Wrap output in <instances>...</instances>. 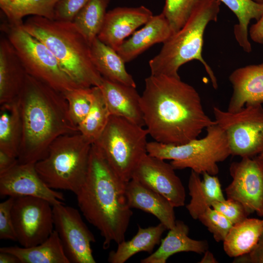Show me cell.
<instances>
[{
  "mask_svg": "<svg viewBox=\"0 0 263 263\" xmlns=\"http://www.w3.org/2000/svg\"><path fill=\"white\" fill-rule=\"evenodd\" d=\"M140 105L149 134L164 144L187 143L216 123L205 113L197 91L180 77L150 75Z\"/></svg>",
  "mask_w": 263,
  "mask_h": 263,
  "instance_id": "obj_1",
  "label": "cell"
},
{
  "mask_svg": "<svg viewBox=\"0 0 263 263\" xmlns=\"http://www.w3.org/2000/svg\"><path fill=\"white\" fill-rule=\"evenodd\" d=\"M126 183L93 143L86 177L75 195L81 212L103 238L105 249L113 242L125 240L133 213L127 201Z\"/></svg>",
  "mask_w": 263,
  "mask_h": 263,
  "instance_id": "obj_2",
  "label": "cell"
},
{
  "mask_svg": "<svg viewBox=\"0 0 263 263\" xmlns=\"http://www.w3.org/2000/svg\"><path fill=\"white\" fill-rule=\"evenodd\" d=\"M18 100L22 125L19 163H36L56 138L79 132L63 94L28 74Z\"/></svg>",
  "mask_w": 263,
  "mask_h": 263,
  "instance_id": "obj_3",
  "label": "cell"
},
{
  "mask_svg": "<svg viewBox=\"0 0 263 263\" xmlns=\"http://www.w3.org/2000/svg\"><path fill=\"white\" fill-rule=\"evenodd\" d=\"M21 26L48 47L62 70L79 87L101 85L103 77L93 62L91 45L72 21L33 16Z\"/></svg>",
  "mask_w": 263,
  "mask_h": 263,
  "instance_id": "obj_4",
  "label": "cell"
},
{
  "mask_svg": "<svg viewBox=\"0 0 263 263\" xmlns=\"http://www.w3.org/2000/svg\"><path fill=\"white\" fill-rule=\"evenodd\" d=\"M221 3L202 0L197 5L184 25L163 43L159 53L149 61L150 75L180 77L179 68L197 60L203 65L213 88H218L214 72L202 54L205 31L209 22L217 21Z\"/></svg>",
  "mask_w": 263,
  "mask_h": 263,
  "instance_id": "obj_5",
  "label": "cell"
},
{
  "mask_svg": "<svg viewBox=\"0 0 263 263\" xmlns=\"http://www.w3.org/2000/svg\"><path fill=\"white\" fill-rule=\"evenodd\" d=\"M92 145L79 132L60 136L35 163L37 171L51 188L75 194L86 177Z\"/></svg>",
  "mask_w": 263,
  "mask_h": 263,
  "instance_id": "obj_6",
  "label": "cell"
},
{
  "mask_svg": "<svg viewBox=\"0 0 263 263\" xmlns=\"http://www.w3.org/2000/svg\"><path fill=\"white\" fill-rule=\"evenodd\" d=\"M206 129L204 137L182 144L148 142L147 153L164 160H171L170 164L175 169L190 168L199 174L207 172L216 175L219 171L217 163L231 155V150L225 133L217 123Z\"/></svg>",
  "mask_w": 263,
  "mask_h": 263,
  "instance_id": "obj_7",
  "label": "cell"
},
{
  "mask_svg": "<svg viewBox=\"0 0 263 263\" xmlns=\"http://www.w3.org/2000/svg\"><path fill=\"white\" fill-rule=\"evenodd\" d=\"M148 134L147 129L143 127L111 115L105 129L94 143L114 172L127 183L132 179L139 161L147 153Z\"/></svg>",
  "mask_w": 263,
  "mask_h": 263,
  "instance_id": "obj_8",
  "label": "cell"
},
{
  "mask_svg": "<svg viewBox=\"0 0 263 263\" xmlns=\"http://www.w3.org/2000/svg\"><path fill=\"white\" fill-rule=\"evenodd\" d=\"M1 30L14 47L29 75L62 94L80 88L62 70L48 47L26 31L21 25L6 22L1 25Z\"/></svg>",
  "mask_w": 263,
  "mask_h": 263,
  "instance_id": "obj_9",
  "label": "cell"
},
{
  "mask_svg": "<svg viewBox=\"0 0 263 263\" xmlns=\"http://www.w3.org/2000/svg\"><path fill=\"white\" fill-rule=\"evenodd\" d=\"M215 121L225 133L231 155L242 158L263 154V107L244 106L234 112L213 108Z\"/></svg>",
  "mask_w": 263,
  "mask_h": 263,
  "instance_id": "obj_10",
  "label": "cell"
},
{
  "mask_svg": "<svg viewBox=\"0 0 263 263\" xmlns=\"http://www.w3.org/2000/svg\"><path fill=\"white\" fill-rule=\"evenodd\" d=\"M12 216L17 241L22 247L42 243L54 230L53 206L41 198L15 197Z\"/></svg>",
  "mask_w": 263,
  "mask_h": 263,
  "instance_id": "obj_11",
  "label": "cell"
},
{
  "mask_svg": "<svg viewBox=\"0 0 263 263\" xmlns=\"http://www.w3.org/2000/svg\"><path fill=\"white\" fill-rule=\"evenodd\" d=\"M52 206L54 229L70 263H95L91 248L95 239L78 210L64 203Z\"/></svg>",
  "mask_w": 263,
  "mask_h": 263,
  "instance_id": "obj_12",
  "label": "cell"
},
{
  "mask_svg": "<svg viewBox=\"0 0 263 263\" xmlns=\"http://www.w3.org/2000/svg\"><path fill=\"white\" fill-rule=\"evenodd\" d=\"M232 181L225 189L227 198L241 203L248 213L263 217V157H243L229 167Z\"/></svg>",
  "mask_w": 263,
  "mask_h": 263,
  "instance_id": "obj_13",
  "label": "cell"
},
{
  "mask_svg": "<svg viewBox=\"0 0 263 263\" xmlns=\"http://www.w3.org/2000/svg\"><path fill=\"white\" fill-rule=\"evenodd\" d=\"M174 169L170 163L147 153L136 166L132 178L165 197L174 207H183L186 191Z\"/></svg>",
  "mask_w": 263,
  "mask_h": 263,
  "instance_id": "obj_14",
  "label": "cell"
},
{
  "mask_svg": "<svg viewBox=\"0 0 263 263\" xmlns=\"http://www.w3.org/2000/svg\"><path fill=\"white\" fill-rule=\"evenodd\" d=\"M2 196L35 197L45 200L52 206L64 203L62 193L49 188L37 171L35 163H18L0 175Z\"/></svg>",
  "mask_w": 263,
  "mask_h": 263,
  "instance_id": "obj_15",
  "label": "cell"
},
{
  "mask_svg": "<svg viewBox=\"0 0 263 263\" xmlns=\"http://www.w3.org/2000/svg\"><path fill=\"white\" fill-rule=\"evenodd\" d=\"M153 16L152 12L144 6L115 8L107 12L97 38L117 51L129 37Z\"/></svg>",
  "mask_w": 263,
  "mask_h": 263,
  "instance_id": "obj_16",
  "label": "cell"
},
{
  "mask_svg": "<svg viewBox=\"0 0 263 263\" xmlns=\"http://www.w3.org/2000/svg\"><path fill=\"white\" fill-rule=\"evenodd\" d=\"M229 80L233 93L227 111L234 112L247 105L263 103V62L235 70Z\"/></svg>",
  "mask_w": 263,
  "mask_h": 263,
  "instance_id": "obj_17",
  "label": "cell"
},
{
  "mask_svg": "<svg viewBox=\"0 0 263 263\" xmlns=\"http://www.w3.org/2000/svg\"><path fill=\"white\" fill-rule=\"evenodd\" d=\"M27 75L14 47L2 36L0 39V104L18 98Z\"/></svg>",
  "mask_w": 263,
  "mask_h": 263,
  "instance_id": "obj_18",
  "label": "cell"
},
{
  "mask_svg": "<svg viewBox=\"0 0 263 263\" xmlns=\"http://www.w3.org/2000/svg\"><path fill=\"white\" fill-rule=\"evenodd\" d=\"M173 34L163 13L153 16L140 30L135 31L117 50L125 62H130L152 45L166 42Z\"/></svg>",
  "mask_w": 263,
  "mask_h": 263,
  "instance_id": "obj_19",
  "label": "cell"
},
{
  "mask_svg": "<svg viewBox=\"0 0 263 263\" xmlns=\"http://www.w3.org/2000/svg\"><path fill=\"white\" fill-rule=\"evenodd\" d=\"M126 196L130 208L149 213L169 230L175 225L174 207L165 197L132 178L126 183Z\"/></svg>",
  "mask_w": 263,
  "mask_h": 263,
  "instance_id": "obj_20",
  "label": "cell"
},
{
  "mask_svg": "<svg viewBox=\"0 0 263 263\" xmlns=\"http://www.w3.org/2000/svg\"><path fill=\"white\" fill-rule=\"evenodd\" d=\"M111 115L145 126L140 95L136 88L103 78L99 87Z\"/></svg>",
  "mask_w": 263,
  "mask_h": 263,
  "instance_id": "obj_21",
  "label": "cell"
},
{
  "mask_svg": "<svg viewBox=\"0 0 263 263\" xmlns=\"http://www.w3.org/2000/svg\"><path fill=\"white\" fill-rule=\"evenodd\" d=\"M189 228L183 221H176L173 227L169 229L158 248L147 257L142 259L141 263H166L172 255L181 252H192L204 254L208 249L206 240H196L188 236Z\"/></svg>",
  "mask_w": 263,
  "mask_h": 263,
  "instance_id": "obj_22",
  "label": "cell"
},
{
  "mask_svg": "<svg viewBox=\"0 0 263 263\" xmlns=\"http://www.w3.org/2000/svg\"><path fill=\"white\" fill-rule=\"evenodd\" d=\"M200 174L191 170L188 189L190 200L186 206L189 215L195 220L216 201L225 200L218 178L207 172Z\"/></svg>",
  "mask_w": 263,
  "mask_h": 263,
  "instance_id": "obj_23",
  "label": "cell"
},
{
  "mask_svg": "<svg viewBox=\"0 0 263 263\" xmlns=\"http://www.w3.org/2000/svg\"><path fill=\"white\" fill-rule=\"evenodd\" d=\"M91 54L94 66L103 78L136 88L135 82L127 71L121 56L97 37L91 44Z\"/></svg>",
  "mask_w": 263,
  "mask_h": 263,
  "instance_id": "obj_24",
  "label": "cell"
},
{
  "mask_svg": "<svg viewBox=\"0 0 263 263\" xmlns=\"http://www.w3.org/2000/svg\"><path fill=\"white\" fill-rule=\"evenodd\" d=\"M0 252L14 255L21 263H70L55 229L46 240L38 245L2 247Z\"/></svg>",
  "mask_w": 263,
  "mask_h": 263,
  "instance_id": "obj_25",
  "label": "cell"
},
{
  "mask_svg": "<svg viewBox=\"0 0 263 263\" xmlns=\"http://www.w3.org/2000/svg\"><path fill=\"white\" fill-rule=\"evenodd\" d=\"M263 232V219L247 218L233 225L223 241L224 250L230 257L249 253L257 244Z\"/></svg>",
  "mask_w": 263,
  "mask_h": 263,
  "instance_id": "obj_26",
  "label": "cell"
},
{
  "mask_svg": "<svg viewBox=\"0 0 263 263\" xmlns=\"http://www.w3.org/2000/svg\"><path fill=\"white\" fill-rule=\"evenodd\" d=\"M166 229L161 223L147 228L138 225L137 232L131 240L123 241L117 244L116 250L110 252L108 261L111 263H124L140 252L151 254L155 246L160 244L161 237Z\"/></svg>",
  "mask_w": 263,
  "mask_h": 263,
  "instance_id": "obj_27",
  "label": "cell"
},
{
  "mask_svg": "<svg viewBox=\"0 0 263 263\" xmlns=\"http://www.w3.org/2000/svg\"><path fill=\"white\" fill-rule=\"evenodd\" d=\"M22 132L18 98L0 104V150L18 158Z\"/></svg>",
  "mask_w": 263,
  "mask_h": 263,
  "instance_id": "obj_28",
  "label": "cell"
},
{
  "mask_svg": "<svg viewBox=\"0 0 263 263\" xmlns=\"http://www.w3.org/2000/svg\"><path fill=\"white\" fill-rule=\"evenodd\" d=\"M60 0H0V8L9 23L21 25L29 16L54 19L55 10Z\"/></svg>",
  "mask_w": 263,
  "mask_h": 263,
  "instance_id": "obj_29",
  "label": "cell"
},
{
  "mask_svg": "<svg viewBox=\"0 0 263 263\" xmlns=\"http://www.w3.org/2000/svg\"><path fill=\"white\" fill-rule=\"evenodd\" d=\"M224 3L236 15L238 23L234 26L235 39L243 50L250 53L248 25L252 19L258 20L263 15V3L254 0H218Z\"/></svg>",
  "mask_w": 263,
  "mask_h": 263,
  "instance_id": "obj_30",
  "label": "cell"
},
{
  "mask_svg": "<svg viewBox=\"0 0 263 263\" xmlns=\"http://www.w3.org/2000/svg\"><path fill=\"white\" fill-rule=\"evenodd\" d=\"M110 0H89L72 22L90 44L103 26Z\"/></svg>",
  "mask_w": 263,
  "mask_h": 263,
  "instance_id": "obj_31",
  "label": "cell"
},
{
  "mask_svg": "<svg viewBox=\"0 0 263 263\" xmlns=\"http://www.w3.org/2000/svg\"><path fill=\"white\" fill-rule=\"evenodd\" d=\"M92 90L94 97L92 107L78 129L93 144L102 133L111 114L100 88L94 86Z\"/></svg>",
  "mask_w": 263,
  "mask_h": 263,
  "instance_id": "obj_32",
  "label": "cell"
},
{
  "mask_svg": "<svg viewBox=\"0 0 263 263\" xmlns=\"http://www.w3.org/2000/svg\"><path fill=\"white\" fill-rule=\"evenodd\" d=\"M63 94L68 103L71 118L78 128L87 116L92 107L94 98L92 87L69 90Z\"/></svg>",
  "mask_w": 263,
  "mask_h": 263,
  "instance_id": "obj_33",
  "label": "cell"
},
{
  "mask_svg": "<svg viewBox=\"0 0 263 263\" xmlns=\"http://www.w3.org/2000/svg\"><path fill=\"white\" fill-rule=\"evenodd\" d=\"M202 0H165L162 13L169 21L173 34L186 23Z\"/></svg>",
  "mask_w": 263,
  "mask_h": 263,
  "instance_id": "obj_34",
  "label": "cell"
},
{
  "mask_svg": "<svg viewBox=\"0 0 263 263\" xmlns=\"http://www.w3.org/2000/svg\"><path fill=\"white\" fill-rule=\"evenodd\" d=\"M198 219L207 228L217 242H223L233 225L225 217L212 207L207 208Z\"/></svg>",
  "mask_w": 263,
  "mask_h": 263,
  "instance_id": "obj_35",
  "label": "cell"
},
{
  "mask_svg": "<svg viewBox=\"0 0 263 263\" xmlns=\"http://www.w3.org/2000/svg\"><path fill=\"white\" fill-rule=\"evenodd\" d=\"M211 207L223 215L233 225L241 222L250 215L241 203L230 198L215 202L212 204Z\"/></svg>",
  "mask_w": 263,
  "mask_h": 263,
  "instance_id": "obj_36",
  "label": "cell"
},
{
  "mask_svg": "<svg viewBox=\"0 0 263 263\" xmlns=\"http://www.w3.org/2000/svg\"><path fill=\"white\" fill-rule=\"evenodd\" d=\"M14 197H9L0 204V239L17 241L13 224L12 208Z\"/></svg>",
  "mask_w": 263,
  "mask_h": 263,
  "instance_id": "obj_37",
  "label": "cell"
},
{
  "mask_svg": "<svg viewBox=\"0 0 263 263\" xmlns=\"http://www.w3.org/2000/svg\"><path fill=\"white\" fill-rule=\"evenodd\" d=\"M89 0H60L55 10V20L72 21L78 12Z\"/></svg>",
  "mask_w": 263,
  "mask_h": 263,
  "instance_id": "obj_38",
  "label": "cell"
},
{
  "mask_svg": "<svg viewBox=\"0 0 263 263\" xmlns=\"http://www.w3.org/2000/svg\"><path fill=\"white\" fill-rule=\"evenodd\" d=\"M233 263H263V232L252 251L246 254L235 258Z\"/></svg>",
  "mask_w": 263,
  "mask_h": 263,
  "instance_id": "obj_39",
  "label": "cell"
},
{
  "mask_svg": "<svg viewBox=\"0 0 263 263\" xmlns=\"http://www.w3.org/2000/svg\"><path fill=\"white\" fill-rule=\"evenodd\" d=\"M248 34L255 42L263 45V15L250 27Z\"/></svg>",
  "mask_w": 263,
  "mask_h": 263,
  "instance_id": "obj_40",
  "label": "cell"
},
{
  "mask_svg": "<svg viewBox=\"0 0 263 263\" xmlns=\"http://www.w3.org/2000/svg\"><path fill=\"white\" fill-rule=\"evenodd\" d=\"M18 163L17 158L0 150V175L7 172Z\"/></svg>",
  "mask_w": 263,
  "mask_h": 263,
  "instance_id": "obj_41",
  "label": "cell"
},
{
  "mask_svg": "<svg viewBox=\"0 0 263 263\" xmlns=\"http://www.w3.org/2000/svg\"><path fill=\"white\" fill-rule=\"evenodd\" d=\"M18 258L14 255L5 252H0V263H19Z\"/></svg>",
  "mask_w": 263,
  "mask_h": 263,
  "instance_id": "obj_42",
  "label": "cell"
},
{
  "mask_svg": "<svg viewBox=\"0 0 263 263\" xmlns=\"http://www.w3.org/2000/svg\"><path fill=\"white\" fill-rule=\"evenodd\" d=\"M203 257L201 260L200 263H217L218 261L214 256V255L208 249L204 253Z\"/></svg>",
  "mask_w": 263,
  "mask_h": 263,
  "instance_id": "obj_43",
  "label": "cell"
},
{
  "mask_svg": "<svg viewBox=\"0 0 263 263\" xmlns=\"http://www.w3.org/2000/svg\"><path fill=\"white\" fill-rule=\"evenodd\" d=\"M254 0L259 3H263V0Z\"/></svg>",
  "mask_w": 263,
  "mask_h": 263,
  "instance_id": "obj_44",
  "label": "cell"
},
{
  "mask_svg": "<svg viewBox=\"0 0 263 263\" xmlns=\"http://www.w3.org/2000/svg\"><path fill=\"white\" fill-rule=\"evenodd\" d=\"M260 156L263 157V154H261V155H260Z\"/></svg>",
  "mask_w": 263,
  "mask_h": 263,
  "instance_id": "obj_45",
  "label": "cell"
}]
</instances>
